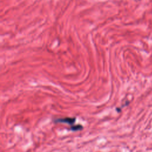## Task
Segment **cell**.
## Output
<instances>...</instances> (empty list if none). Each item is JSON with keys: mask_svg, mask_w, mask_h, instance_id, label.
Masks as SVG:
<instances>
[{"mask_svg": "<svg viewBox=\"0 0 152 152\" xmlns=\"http://www.w3.org/2000/svg\"><path fill=\"white\" fill-rule=\"evenodd\" d=\"M76 118H59L54 120L55 122H61V123H66L70 125H73L75 122Z\"/></svg>", "mask_w": 152, "mask_h": 152, "instance_id": "1", "label": "cell"}, {"mask_svg": "<svg viewBox=\"0 0 152 152\" xmlns=\"http://www.w3.org/2000/svg\"><path fill=\"white\" fill-rule=\"evenodd\" d=\"M82 128H83V127L82 125H78L76 126H71V129L73 131H79Z\"/></svg>", "mask_w": 152, "mask_h": 152, "instance_id": "2", "label": "cell"}]
</instances>
